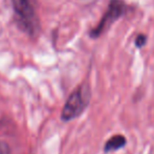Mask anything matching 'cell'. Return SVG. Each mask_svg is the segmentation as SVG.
<instances>
[{
    "label": "cell",
    "instance_id": "cell-1",
    "mask_svg": "<svg viewBox=\"0 0 154 154\" xmlns=\"http://www.w3.org/2000/svg\"><path fill=\"white\" fill-rule=\"evenodd\" d=\"M88 104V90L84 86H80L70 94L62 111V119L70 121L83 112Z\"/></svg>",
    "mask_w": 154,
    "mask_h": 154
},
{
    "label": "cell",
    "instance_id": "cell-3",
    "mask_svg": "<svg viewBox=\"0 0 154 154\" xmlns=\"http://www.w3.org/2000/svg\"><path fill=\"white\" fill-rule=\"evenodd\" d=\"M124 8H125V6H124V3L122 1H120V0H112L111 4L109 5V8H108L107 14L105 15V17L101 21V23L97 27V29H94L95 36H99L108 25H110L113 21H116L124 13Z\"/></svg>",
    "mask_w": 154,
    "mask_h": 154
},
{
    "label": "cell",
    "instance_id": "cell-6",
    "mask_svg": "<svg viewBox=\"0 0 154 154\" xmlns=\"http://www.w3.org/2000/svg\"><path fill=\"white\" fill-rule=\"evenodd\" d=\"M145 42H146V37L143 36V35H140V36L137 37V39H136V45L140 47H142L143 45L145 44Z\"/></svg>",
    "mask_w": 154,
    "mask_h": 154
},
{
    "label": "cell",
    "instance_id": "cell-4",
    "mask_svg": "<svg viewBox=\"0 0 154 154\" xmlns=\"http://www.w3.org/2000/svg\"><path fill=\"white\" fill-rule=\"evenodd\" d=\"M126 144V138L123 135H114L110 137L105 144V152H111V151L119 150L120 148L125 146Z\"/></svg>",
    "mask_w": 154,
    "mask_h": 154
},
{
    "label": "cell",
    "instance_id": "cell-5",
    "mask_svg": "<svg viewBox=\"0 0 154 154\" xmlns=\"http://www.w3.org/2000/svg\"><path fill=\"white\" fill-rule=\"evenodd\" d=\"M0 154H11L10 147L6 143L0 142Z\"/></svg>",
    "mask_w": 154,
    "mask_h": 154
},
{
    "label": "cell",
    "instance_id": "cell-2",
    "mask_svg": "<svg viewBox=\"0 0 154 154\" xmlns=\"http://www.w3.org/2000/svg\"><path fill=\"white\" fill-rule=\"evenodd\" d=\"M20 25L29 32H34L38 25L36 14L29 0H12Z\"/></svg>",
    "mask_w": 154,
    "mask_h": 154
}]
</instances>
